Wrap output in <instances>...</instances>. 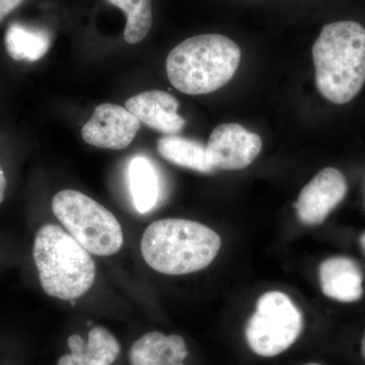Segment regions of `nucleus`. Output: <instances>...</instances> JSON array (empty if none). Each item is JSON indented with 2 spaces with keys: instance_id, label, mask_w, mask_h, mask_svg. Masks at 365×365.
<instances>
[{
  "instance_id": "2",
  "label": "nucleus",
  "mask_w": 365,
  "mask_h": 365,
  "mask_svg": "<svg viewBox=\"0 0 365 365\" xmlns=\"http://www.w3.org/2000/svg\"><path fill=\"white\" fill-rule=\"evenodd\" d=\"M222 247L220 235L192 220L168 218L151 223L141 239L145 263L165 275H185L208 267Z\"/></svg>"
},
{
  "instance_id": "5",
  "label": "nucleus",
  "mask_w": 365,
  "mask_h": 365,
  "mask_svg": "<svg viewBox=\"0 0 365 365\" xmlns=\"http://www.w3.org/2000/svg\"><path fill=\"white\" fill-rule=\"evenodd\" d=\"M52 210L68 234L90 254L107 257L123 246V230L111 211L76 190L55 194Z\"/></svg>"
},
{
  "instance_id": "22",
  "label": "nucleus",
  "mask_w": 365,
  "mask_h": 365,
  "mask_svg": "<svg viewBox=\"0 0 365 365\" xmlns=\"http://www.w3.org/2000/svg\"><path fill=\"white\" fill-rule=\"evenodd\" d=\"M302 365H322L319 364H302Z\"/></svg>"
},
{
  "instance_id": "1",
  "label": "nucleus",
  "mask_w": 365,
  "mask_h": 365,
  "mask_svg": "<svg viewBox=\"0 0 365 365\" xmlns=\"http://www.w3.org/2000/svg\"><path fill=\"white\" fill-rule=\"evenodd\" d=\"M313 58L319 93L334 104L349 103L365 83V29L353 21L324 26Z\"/></svg>"
},
{
  "instance_id": "3",
  "label": "nucleus",
  "mask_w": 365,
  "mask_h": 365,
  "mask_svg": "<svg viewBox=\"0 0 365 365\" xmlns=\"http://www.w3.org/2000/svg\"><path fill=\"white\" fill-rule=\"evenodd\" d=\"M239 45L218 34L195 36L182 41L167 58L168 78L182 93L206 95L227 85L239 68Z\"/></svg>"
},
{
  "instance_id": "20",
  "label": "nucleus",
  "mask_w": 365,
  "mask_h": 365,
  "mask_svg": "<svg viewBox=\"0 0 365 365\" xmlns=\"http://www.w3.org/2000/svg\"><path fill=\"white\" fill-rule=\"evenodd\" d=\"M360 353H361L362 359H364L365 362V331L364 336H362L361 338V344H360Z\"/></svg>"
},
{
  "instance_id": "15",
  "label": "nucleus",
  "mask_w": 365,
  "mask_h": 365,
  "mask_svg": "<svg viewBox=\"0 0 365 365\" xmlns=\"http://www.w3.org/2000/svg\"><path fill=\"white\" fill-rule=\"evenodd\" d=\"M157 148L160 157L179 167L200 173L215 170L209 162L205 144L199 141L169 135L158 139Z\"/></svg>"
},
{
  "instance_id": "11",
  "label": "nucleus",
  "mask_w": 365,
  "mask_h": 365,
  "mask_svg": "<svg viewBox=\"0 0 365 365\" xmlns=\"http://www.w3.org/2000/svg\"><path fill=\"white\" fill-rule=\"evenodd\" d=\"M322 292L329 299L354 302L364 294V276L356 262L343 256L327 259L319 268Z\"/></svg>"
},
{
  "instance_id": "17",
  "label": "nucleus",
  "mask_w": 365,
  "mask_h": 365,
  "mask_svg": "<svg viewBox=\"0 0 365 365\" xmlns=\"http://www.w3.org/2000/svg\"><path fill=\"white\" fill-rule=\"evenodd\" d=\"M121 9L126 16L125 41L129 44L141 42L153 26V4L151 0H108Z\"/></svg>"
},
{
  "instance_id": "10",
  "label": "nucleus",
  "mask_w": 365,
  "mask_h": 365,
  "mask_svg": "<svg viewBox=\"0 0 365 365\" xmlns=\"http://www.w3.org/2000/svg\"><path fill=\"white\" fill-rule=\"evenodd\" d=\"M180 104L174 96L163 91H148L127 101L125 108L153 130L175 135L186 125V120L178 114Z\"/></svg>"
},
{
  "instance_id": "13",
  "label": "nucleus",
  "mask_w": 365,
  "mask_h": 365,
  "mask_svg": "<svg viewBox=\"0 0 365 365\" xmlns=\"http://www.w3.org/2000/svg\"><path fill=\"white\" fill-rule=\"evenodd\" d=\"M188 355L181 336L150 332L131 346L129 361L131 365H184L182 361Z\"/></svg>"
},
{
  "instance_id": "12",
  "label": "nucleus",
  "mask_w": 365,
  "mask_h": 365,
  "mask_svg": "<svg viewBox=\"0 0 365 365\" xmlns=\"http://www.w3.org/2000/svg\"><path fill=\"white\" fill-rule=\"evenodd\" d=\"M71 354H66L57 365H112L119 355V342L104 327H93L88 333V342L78 334L67 340Z\"/></svg>"
},
{
  "instance_id": "4",
  "label": "nucleus",
  "mask_w": 365,
  "mask_h": 365,
  "mask_svg": "<svg viewBox=\"0 0 365 365\" xmlns=\"http://www.w3.org/2000/svg\"><path fill=\"white\" fill-rule=\"evenodd\" d=\"M33 256L41 287L49 297L74 300L95 282L96 264L90 253L58 225H46L38 230Z\"/></svg>"
},
{
  "instance_id": "8",
  "label": "nucleus",
  "mask_w": 365,
  "mask_h": 365,
  "mask_svg": "<svg viewBox=\"0 0 365 365\" xmlns=\"http://www.w3.org/2000/svg\"><path fill=\"white\" fill-rule=\"evenodd\" d=\"M139 129L140 122L126 108L102 104L83 125L81 136L96 148L121 150L133 141Z\"/></svg>"
},
{
  "instance_id": "6",
  "label": "nucleus",
  "mask_w": 365,
  "mask_h": 365,
  "mask_svg": "<svg viewBox=\"0 0 365 365\" xmlns=\"http://www.w3.org/2000/svg\"><path fill=\"white\" fill-rule=\"evenodd\" d=\"M302 312L287 294L268 292L257 302L246 327L247 342L256 354L274 357L287 351L299 337Z\"/></svg>"
},
{
  "instance_id": "9",
  "label": "nucleus",
  "mask_w": 365,
  "mask_h": 365,
  "mask_svg": "<svg viewBox=\"0 0 365 365\" xmlns=\"http://www.w3.org/2000/svg\"><path fill=\"white\" fill-rule=\"evenodd\" d=\"M344 175L335 168H326L314 177L299 193L294 204L300 222L319 225L339 205L347 193Z\"/></svg>"
},
{
  "instance_id": "14",
  "label": "nucleus",
  "mask_w": 365,
  "mask_h": 365,
  "mask_svg": "<svg viewBox=\"0 0 365 365\" xmlns=\"http://www.w3.org/2000/svg\"><path fill=\"white\" fill-rule=\"evenodd\" d=\"M4 43L11 58L34 62L49 51L51 37L45 29L14 23L7 28Z\"/></svg>"
},
{
  "instance_id": "7",
  "label": "nucleus",
  "mask_w": 365,
  "mask_h": 365,
  "mask_svg": "<svg viewBox=\"0 0 365 365\" xmlns=\"http://www.w3.org/2000/svg\"><path fill=\"white\" fill-rule=\"evenodd\" d=\"M206 148L215 169L239 170L249 167L260 155L262 139L242 125L222 124L211 133Z\"/></svg>"
},
{
  "instance_id": "16",
  "label": "nucleus",
  "mask_w": 365,
  "mask_h": 365,
  "mask_svg": "<svg viewBox=\"0 0 365 365\" xmlns=\"http://www.w3.org/2000/svg\"><path fill=\"white\" fill-rule=\"evenodd\" d=\"M129 187L134 206L140 213L150 212L158 203L160 181L157 170L150 160L135 157L129 165Z\"/></svg>"
},
{
  "instance_id": "19",
  "label": "nucleus",
  "mask_w": 365,
  "mask_h": 365,
  "mask_svg": "<svg viewBox=\"0 0 365 365\" xmlns=\"http://www.w3.org/2000/svg\"><path fill=\"white\" fill-rule=\"evenodd\" d=\"M6 179L4 175V170H2L1 165H0V204L4 200V194H6Z\"/></svg>"
},
{
  "instance_id": "18",
  "label": "nucleus",
  "mask_w": 365,
  "mask_h": 365,
  "mask_svg": "<svg viewBox=\"0 0 365 365\" xmlns=\"http://www.w3.org/2000/svg\"><path fill=\"white\" fill-rule=\"evenodd\" d=\"M24 0H0V21L20 6Z\"/></svg>"
},
{
  "instance_id": "21",
  "label": "nucleus",
  "mask_w": 365,
  "mask_h": 365,
  "mask_svg": "<svg viewBox=\"0 0 365 365\" xmlns=\"http://www.w3.org/2000/svg\"><path fill=\"white\" fill-rule=\"evenodd\" d=\"M360 245H361L362 249H364L365 252V232L360 237Z\"/></svg>"
}]
</instances>
